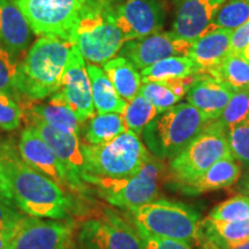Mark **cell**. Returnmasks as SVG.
<instances>
[{
    "instance_id": "obj_46",
    "label": "cell",
    "mask_w": 249,
    "mask_h": 249,
    "mask_svg": "<svg viewBox=\"0 0 249 249\" xmlns=\"http://www.w3.org/2000/svg\"><path fill=\"white\" fill-rule=\"evenodd\" d=\"M247 121H248V123H249V117H248V118H247Z\"/></svg>"
},
{
    "instance_id": "obj_18",
    "label": "cell",
    "mask_w": 249,
    "mask_h": 249,
    "mask_svg": "<svg viewBox=\"0 0 249 249\" xmlns=\"http://www.w3.org/2000/svg\"><path fill=\"white\" fill-rule=\"evenodd\" d=\"M235 90L216 77L198 74L187 91V103L197 108L208 120H216L223 113Z\"/></svg>"
},
{
    "instance_id": "obj_16",
    "label": "cell",
    "mask_w": 249,
    "mask_h": 249,
    "mask_svg": "<svg viewBox=\"0 0 249 249\" xmlns=\"http://www.w3.org/2000/svg\"><path fill=\"white\" fill-rule=\"evenodd\" d=\"M71 234L67 224L23 217L14 235L13 249H68Z\"/></svg>"
},
{
    "instance_id": "obj_23",
    "label": "cell",
    "mask_w": 249,
    "mask_h": 249,
    "mask_svg": "<svg viewBox=\"0 0 249 249\" xmlns=\"http://www.w3.org/2000/svg\"><path fill=\"white\" fill-rule=\"evenodd\" d=\"M193 80L194 76L188 79L142 82L139 93L147 98L160 114L179 104L183 96L187 95Z\"/></svg>"
},
{
    "instance_id": "obj_3",
    "label": "cell",
    "mask_w": 249,
    "mask_h": 249,
    "mask_svg": "<svg viewBox=\"0 0 249 249\" xmlns=\"http://www.w3.org/2000/svg\"><path fill=\"white\" fill-rule=\"evenodd\" d=\"M126 42L114 22L110 0H86L73 33L71 44L90 64L104 65Z\"/></svg>"
},
{
    "instance_id": "obj_41",
    "label": "cell",
    "mask_w": 249,
    "mask_h": 249,
    "mask_svg": "<svg viewBox=\"0 0 249 249\" xmlns=\"http://www.w3.org/2000/svg\"><path fill=\"white\" fill-rule=\"evenodd\" d=\"M204 249H249V240L240 242V244L229 245L222 244V242H214L207 239L203 245Z\"/></svg>"
},
{
    "instance_id": "obj_19",
    "label": "cell",
    "mask_w": 249,
    "mask_h": 249,
    "mask_svg": "<svg viewBox=\"0 0 249 249\" xmlns=\"http://www.w3.org/2000/svg\"><path fill=\"white\" fill-rule=\"evenodd\" d=\"M232 35L229 29H211L192 40L188 57L195 62L198 74L214 76L231 52Z\"/></svg>"
},
{
    "instance_id": "obj_39",
    "label": "cell",
    "mask_w": 249,
    "mask_h": 249,
    "mask_svg": "<svg viewBox=\"0 0 249 249\" xmlns=\"http://www.w3.org/2000/svg\"><path fill=\"white\" fill-rule=\"evenodd\" d=\"M249 44V18L246 22L233 31L231 52L230 53L241 54L246 46Z\"/></svg>"
},
{
    "instance_id": "obj_21",
    "label": "cell",
    "mask_w": 249,
    "mask_h": 249,
    "mask_svg": "<svg viewBox=\"0 0 249 249\" xmlns=\"http://www.w3.org/2000/svg\"><path fill=\"white\" fill-rule=\"evenodd\" d=\"M241 173V169L233 157L217 161L209 170L205 171L197 178L189 181L177 183L182 192L191 195L217 191V189L231 187L236 182Z\"/></svg>"
},
{
    "instance_id": "obj_27",
    "label": "cell",
    "mask_w": 249,
    "mask_h": 249,
    "mask_svg": "<svg viewBox=\"0 0 249 249\" xmlns=\"http://www.w3.org/2000/svg\"><path fill=\"white\" fill-rule=\"evenodd\" d=\"M124 132H126V128L121 114L97 113L89 119L85 130V140L88 144H103L112 141Z\"/></svg>"
},
{
    "instance_id": "obj_7",
    "label": "cell",
    "mask_w": 249,
    "mask_h": 249,
    "mask_svg": "<svg viewBox=\"0 0 249 249\" xmlns=\"http://www.w3.org/2000/svg\"><path fill=\"white\" fill-rule=\"evenodd\" d=\"M232 157L227 130L210 120L203 130L170 163L174 181L181 183L197 178L217 161Z\"/></svg>"
},
{
    "instance_id": "obj_14",
    "label": "cell",
    "mask_w": 249,
    "mask_h": 249,
    "mask_svg": "<svg viewBox=\"0 0 249 249\" xmlns=\"http://www.w3.org/2000/svg\"><path fill=\"white\" fill-rule=\"evenodd\" d=\"M59 91L62 93L80 123H85L95 116L96 110L93 107L86 59L75 45L71 46L68 54Z\"/></svg>"
},
{
    "instance_id": "obj_26",
    "label": "cell",
    "mask_w": 249,
    "mask_h": 249,
    "mask_svg": "<svg viewBox=\"0 0 249 249\" xmlns=\"http://www.w3.org/2000/svg\"><path fill=\"white\" fill-rule=\"evenodd\" d=\"M142 82L188 79L198 74L195 62L189 57L177 55L156 62L140 71Z\"/></svg>"
},
{
    "instance_id": "obj_10",
    "label": "cell",
    "mask_w": 249,
    "mask_h": 249,
    "mask_svg": "<svg viewBox=\"0 0 249 249\" xmlns=\"http://www.w3.org/2000/svg\"><path fill=\"white\" fill-rule=\"evenodd\" d=\"M79 240L82 249H143L138 232L110 210L85 222Z\"/></svg>"
},
{
    "instance_id": "obj_35",
    "label": "cell",
    "mask_w": 249,
    "mask_h": 249,
    "mask_svg": "<svg viewBox=\"0 0 249 249\" xmlns=\"http://www.w3.org/2000/svg\"><path fill=\"white\" fill-rule=\"evenodd\" d=\"M23 111L12 96L0 92V128L14 130L21 124Z\"/></svg>"
},
{
    "instance_id": "obj_32",
    "label": "cell",
    "mask_w": 249,
    "mask_h": 249,
    "mask_svg": "<svg viewBox=\"0 0 249 249\" xmlns=\"http://www.w3.org/2000/svg\"><path fill=\"white\" fill-rule=\"evenodd\" d=\"M249 117V89L238 90L230 99L220 117L216 119L222 126L227 128L233 124L247 120Z\"/></svg>"
},
{
    "instance_id": "obj_5",
    "label": "cell",
    "mask_w": 249,
    "mask_h": 249,
    "mask_svg": "<svg viewBox=\"0 0 249 249\" xmlns=\"http://www.w3.org/2000/svg\"><path fill=\"white\" fill-rule=\"evenodd\" d=\"M85 160V176L93 178H129L142 169L150 154L139 135L126 130L103 144H81Z\"/></svg>"
},
{
    "instance_id": "obj_22",
    "label": "cell",
    "mask_w": 249,
    "mask_h": 249,
    "mask_svg": "<svg viewBox=\"0 0 249 249\" xmlns=\"http://www.w3.org/2000/svg\"><path fill=\"white\" fill-rule=\"evenodd\" d=\"M50 101L43 104H36L31 107L30 112L33 118L44 121L53 128L65 133H71L79 135L80 121L77 119L70 105L65 101L60 91L50 96Z\"/></svg>"
},
{
    "instance_id": "obj_42",
    "label": "cell",
    "mask_w": 249,
    "mask_h": 249,
    "mask_svg": "<svg viewBox=\"0 0 249 249\" xmlns=\"http://www.w3.org/2000/svg\"><path fill=\"white\" fill-rule=\"evenodd\" d=\"M14 235H0V249H13Z\"/></svg>"
},
{
    "instance_id": "obj_36",
    "label": "cell",
    "mask_w": 249,
    "mask_h": 249,
    "mask_svg": "<svg viewBox=\"0 0 249 249\" xmlns=\"http://www.w3.org/2000/svg\"><path fill=\"white\" fill-rule=\"evenodd\" d=\"M18 62L7 50L0 46V92L13 96L17 90L15 87V74Z\"/></svg>"
},
{
    "instance_id": "obj_30",
    "label": "cell",
    "mask_w": 249,
    "mask_h": 249,
    "mask_svg": "<svg viewBox=\"0 0 249 249\" xmlns=\"http://www.w3.org/2000/svg\"><path fill=\"white\" fill-rule=\"evenodd\" d=\"M213 77L224 81L235 91L249 89V61L241 54L230 53Z\"/></svg>"
},
{
    "instance_id": "obj_4",
    "label": "cell",
    "mask_w": 249,
    "mask_h": 249,
    "mask_svg": "<svg viewBox=\"0 0 249 249\" xmlns=\"http://www.w3.org/2000/svg\"><path fill=\"white\" fill-rule=\"evenodd\" d=\"M209 120L189 103H179L143 130L149 151L158 160H172L200 134Z\"/></svg>"
},
{
    "instance_id": "obj_29",
    "label": "cell",
    "mask_w": 249,
    "mask_h": 249,
    "mask_svg": "<svg viewBox=\"0 0 249 249\" xmlns=\"http://www.w3.org/2000/svg\"><path fill=\"white\" fill-rule=\"evenodd\" d=\"M158 114L157 108L141 93H138L132 101L127 103L121 117L126 130L141 135L145 127L155 120Z\"/></svg>"
},
{
    "instance_id": "obj_2",
    "label": "cell",
    "mask_w": 249,
    "mask_h": 249,
    "mask_svg": "<svg viewBox=\"0 0 249 249\" xmlns=\"http://www.w3.org/2000/svg\"><path fill=\"white\" fill-rule=\"evenodd\" d=\"M73 44L57 36H42L18 64L17 91L30 99H44L59 91Z\"/></svg>"
},
{
    "instance_id": "obj_17",
    "label": "cell",
    "mask_w": 249,
    "mask_h": 249,
    "mask_svg": "<svg viewBox=\"0 0 249 249\" xmlns=\"http://www.w3.org/2000/svg\"><path fill=\"white\" fill-rule=\"evenodd\" d=\"M30 127L53 150L71 176L77 181L83 182L85 160L81 150L79 135L61 132L36 118H31Z\"/></svg>"
},
{
    "instance_id": "obj_37",
    "label": "cell",
    "mask_w": 249,
    "mask_h": 249,
    "mask_svg": "<svg viewBox=\"0 0 249 249\" xmlns=\"http://www.w3.org/2000/svg\"><path fill=\"white\" fill-rule=\"evenodd\" d=\"M138 234L143 249H193L191 244L169 238H161L150 234L141 229H138Z\"/></svg>"
},
{
    "instance_id": "obj_13",
    "label": "cell",
    "mask_w": 249,
    "mask_h": 249,
    "mask_svg": "<svg viewBox=\"0 0 249 249\" xmlns=\"http://www.w3.org/2000/svg\"><path fill=\"white\" fill-rule=\"evenodd\" d=\"M192 40L177 37L172 31H160L142 38L127 40L119 51V57L126 58L138 70L142 71L156 62L170 57H188Z\"/></svg>"
},
{
    "instance_id": "obj_11",
    "label": "cell",
    "mask_w": 249,
    "mask_h": 249,
    "mask_svg": "<svg viewBox=\"0 0 249 249\" xmlns=\"http://www.w3.org/2000/svg\"><path fill=\"white\" fill-rule=\"evenodd\" d=\"M112 13L126 42L160 33L166 17L161 0H123L112 4Z\"/></svg>"
},
{
    "instance_id": "obj_40",
    "label": "cell",
    "mask_w": 249,
    "mask_h": 249,
    "mask_svg": "<svg viewBox=\"0 0 249 249\" xmlns=\"http://www.w3.org/2000/svg\"><path fill=\"white\" fill-rule=\"evenodd\" d=\"M0 197L4 198V200L9 202V203H12V204L14 203L13 200H12L11 193H9L7 179H6L4 156H2L1 144H0Z\"/></svg>"
},
{
    "instance_id": "obj_15",
    "label": "cell",
    "mask_w": 249,
    "mask_h": 249,
    "mask_svg": "<svg viewBox=\"0 0 249 249\" xmlns=\"http://www.w3.org/2000/svg\"><path fill=\"white\" fill-rule=\"evenodd\" d=\"M176 14L172 33L179 38L194 40L211 30L213 18L227 0H173Z\"/></svg>"
},
{
    "instance_id": "obj_8",
    "label": "cell",
    "mask_w": 249,
    "mask_h": 249,
    "mask_svg": "<svg viewBox=\"0 0 249 249\" xmlns=\"http://www.w3.org/2000/svg\"><path fill=\"white\" fill-rule=\"evenodd\" d=\"M161 164L155 156L149 157L142 169L129 178L107 179L87 177V182L97 186L98 194L108 203L121 209L135 208L156 200L160 189Z\"/></svg>"
},
{
    "instance_id": "obj_34",
    "label": "cell",
    "mask_w": 249,
    "mask_h": 249,
    "mask_svg": "<svg viewBox=\"0 0 249 249\" xmlns=\"http://www.w3.org/2000/svg\"><path fill=\"white\" fill-rule=\"evenodd\" d=\"M232 157L249 167V123L241 121L227 128Z\"/></svg>"
},
{
    "instance_id": "obj_1",
    "label": "cell",
    "mask_w": 249,
    "mask_h": 249,
    "mask_svg": "<svg viewBox=\"0 0 249 249\" xmlns=\"http://www.w3.org/2000/svg\"><path fill=\"white\" fill-rule=\"evenodd\" d=\"M1 148L6 179L14 204L30 217H66L71 200L64 189L29 166L11 145L1 144Z\"/></svg>"
},
{
    "instance_id": "obj_28",
    "label": "cell",
    "mask_w": 249,
    "mask_h": 249,
    "mask_svg": "<svg viewBox=\"0 0 249 249\" xmlns=\"http://www.w3.org/2000/svg\"><path fill=\"white\" fill-rule=\"evenodd\" d=\"M205 227L207 239L222 244H240L249 240V219L223 222L208 217L202 223Z\"/></svg>"
},
{
    "instance_id": "obj_31",
    "label": "cell",
    "mask_w": 249,
    "mask_h": 249,
    "mask_svg": "<svg viewBox=\"0 0 249 249\" xmlns=\"http://www.w3.org/2000/svg\"><path fill=\"white\" fill-rule=\"evenodd\" d=\"M249 18V0H227L213 18L211 29L234 31Z\"/></svg>"
},
{
    "instance_id": "obj_25",
    "label": "cell",
    "mask_w": 249,
    "mask_h": 249,
    "mask_svg": "<svg viewBox=\"0 0 249 249\" xmlns=\"http://www.w3.org/2000/svg\"><path fill=\"white\" fill-rule=\"evenodd\" d=\"M103 70L124 102L128 103L138 95L142 86L141 74L129 60L116 57L105 62Z\"/></svg>"
},
{
    "instance_id": "obj_12",
    "label": "cell",
    "mask_w": 249,
    "mask_h": 249,
    "mask_svg": "<svg viewBox=\"0 0 249 249\" xmlns=\"http://www.w3.org/2000/svg\"><path fill=\"white\" fill-rule=\"evenodd\" d=\"M18 151L21 158L29 166L53 180L64 191L83 192L85 189L83 182L77 181L71 176L53 150L31 127L21 133Z\"/></svg>"
},
{
    "instance_id": "obj_9",
    "label": "cell",
    "mask_w": 249,
    "mask_h": 249,
    "mask_svg": "<svg viewBox=\"0 0 249 249\" xmlns=\"http://www.w3.org/2000/svg\"><path fill=\"white\" fill-rule=\"evenodd\" d=\"M39 36H57L71 44L77 18L86 0H12Z\"/></svg>"
},
{
    "instance_id": "obj_44",
    "label": "cell",
    "mask_w": 249,
    "mask_h": 249,
    "mask_svg": "<svg viewBox=\"0 0 249 249\" xmlns=\"http://www.w3.org/2000/svg\"><path fill=\"white\" fill-rule=\"evenodd\" d=\"M245 189H246V194H247V196H249V181L246 183Z\"/></svg>"
},
{
    "instance_id": "obj_45",
    "label": "cell",
    "mask_w": 249,
    "mask_h": 249,
    "mask_svg": "<svg viewBox=\"0 0 249 249\" xmlns=\"http://www.w3.org/2000/svg\"><path fill=\"white\" fill-rule=\"evenodd\" d=\"M119 1H123V0H110L111 4H117V2H119Z\"/></svg>"
},
{
    "instance_id": "obj_38",
    "label": "cell",
    "mask_w": 249,
    "mask_h": 249,
    "mask_svg": "<svg viewBox=\"0 0 249 249\" xmlns=\"http://www.w3.org/2000/svg\"><path fill=\"white\" fill-rule=\"evenodd\" d=\"M23 217L9 203L0 197V235H14Z\"/></svg>"
},
{
    "instance_id": "obj_20",
    "label": "cell",
    "mask_w": 249,
    "mask_h": 249,
    "mask_svg": "<svg viewBox=\"0 0 249 249\" xmlns=\"http://www.w3.org/2000/svg\"><path fill=\"white\" fill-rule=\"evenodd\" d=\"M34 31L12 0H0V46L13 57L26 51Z\"/></svg>"
},
{
    "instance_id": "obj_43",
    "label": "cell",
    "mask_w": 249,
    "mask_h": 249,
    "mask_svg": "<svg viewBox=\"0 0 249 249\" xmlns=\"http://www.w3.org/2000/svg\"><path fill=\"white\" fill-rule=\"evenodd\" d=\"M241 55H242V57H244L245 59H247V60L249 61V44H248L247 46H246L244 51L241 52Z\"/></svg>"
},
{
    "instance_id": "obj_33",
    "label": "cell",
    "mask_w": 249,
    "mask_h": 249,
    "mask_svg": "<svg viewBox=\"0 0 249 249\" xmlns=\"http://www.w3.org/2000/svg\"><path fill=\"white\" fill-rule=\"evenodd\" d=\"M209 218L223 222L249 219V196L238 195L222 202L211 210Z\"/></svg>"
},
{
    "instance_id": "obj_24",
    "label": "cell",
    "mask_w": 249,
    "mask_h": 249,
    "mask_svg": "<svg viewBox=\"0 0 249 249\" xmlns=\"http://www.w3.org/2000/svg\"><path fill=\"white\" fill-rule=\"evenodd\" d=\"M87 71L91 85L92 101L96 112L99 114L123 113L127 102L120 97L104 70L97 65L89 64L87 65Z\"/></svg>"
},
{
    "instance_id": "obj_6",
    "label": "cell",
    "mask_w": 249,
    "mask_h": 249,
    "mask_svg": "<svg viewBox=\"0 0 249 249\" xmlns=\"http://www.w3.org/2000/svg\"><path fill=\"white\" fill-rule=\"evenodd\" d=\"M138 229L154 235L192 244L200 240L201 223L197 213L186 205L154 200L130 210Z\"/></svg>"
}]
</instances>
